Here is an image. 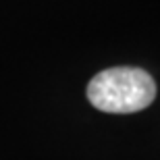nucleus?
<instances>
[{
    "label": "nucleus",
    "instance_id": "f257e3e1",
    "mask_svg": "<svg viewBox=\"0 0 160 160\" xmlns=\"http://www.w3.org/2000/svg\"><path fill=\"white\" fill-rule=\"evenodd\" d=\"M88 98L98 110L129 114L143 110L156 98V83L146 71L114 67L98 73L88 85Z\"/></svg>",
    "mask_w": 160,
    "mask_h": 160
}]
</instances>
